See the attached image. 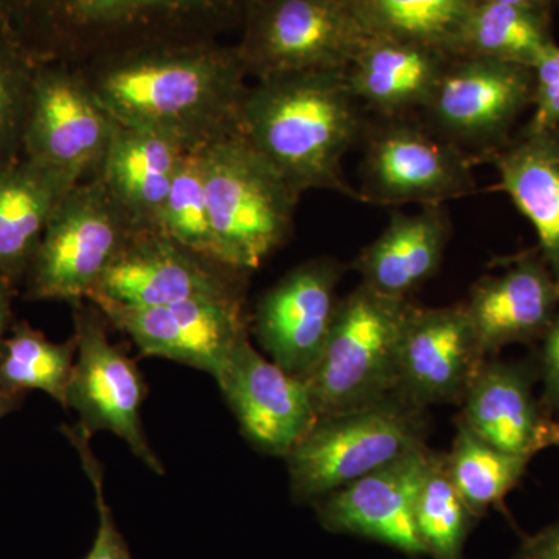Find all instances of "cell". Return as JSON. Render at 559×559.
Here are the masks:
<instances>
[{"label": "cell", "instance_id": "1", "mask_svg": "<svg viewBox=\"0 0 559 559\" xmlns=\"http://www.w3.org/2000/svg\"><path fill=\"white\" fill-rule=\"evenodd\" d=\"M92 94L121 127L201 151L240 132L248 73L237 46L164 44L79 66Z\"/></svg>", "mask_w": 559, "mask_h": 559}, {"label": "cell", "instance_id": "2", "mask_svg": "<svg viewBox=\"0 0 559 559\" xmlns=\"http://www.w3.org/2000/svg\"><path fill=\"white\" fill-rule=\"evenodd\" d=\"M250 0H0V38L35 62L83 66L164 44L218 40Z\"/></svg>", "mask_w": 559, "mask_h": 559}, {"label": "cell", "instance_id": "3", "mask_svg": "<svg viewBox=\"0 0 559 559\" xmlns=\"http://www.w3.org/2000/svg\"><path fill=\"white\" fill-rule=\"evenodd\" d=\"M347 70H310L257 80L242 103L240 134L294 189L359 200L344 159L366 131Z\"/></svg>", "mask_w": 559, "mask_h": 559}, {"label": "cell", "instance_id": "4", "mask_svg": "<svg viewBox=\"0 0 559 559\" xmlns=\"http://www.w3.org/2000/svg\"><path fill=\"white\" fill-rule=\"evenodd\" d=\"M216 261L257 270L289 237L301 193L240 132L201 150Z\"/></svg>", "mask_w": 559, "mask_h": 559}, {"label": "cell", "instance_id": "5", "mask_svg": "<svg viewBox=\"0 0 559 559\" xmlns=\"http://www.w3.org/2000/svg\"><path fill=\"white\" fill-rule=\"evenodd\" d=\"M428 409L399 392L320 417L286 455L290 495L318 502L336 489L428 447Z\"/></svg>", "mask_w": 559, "mask_h": 559}, {"label": "cell", "instance_id": "6", "mask_svg": "<svg viewBox=\"0 0 559 559\" xmlns=\"http://www.w3.org/2000/svg\"><path fill=\"white\" fill-rule=\"evenodd\" d=\"M412 307L411 299L384 296L364 283L341 299L325 347L305 378L319 418L395 392Z\"/></svg>", "mask_w": 559, "mask_h": 559}, {"label": "cell", "instance_id": "7", "mask_svg": "<svg viewBox=\"0 0 559 559\" xmlns=\"http://www.w3.org/2000/svg\"><path fill=\"white\" fill-rule=\"evenodd\" d=\"M237 44L248 76L348 70L369 38L348 0H250Z\"/></svg>", "mask_w": 559, "mask_h": 559}, {"label": "cell", "instance_id": "8", "mask_svg": "<svg viewBox=\"0 0 559 559\" xmlns=\"http://www.w3.org/2000/svg\"><path fill=\"white\" fill-rule=\"evenodd\" d=\"M138 230L97 176L73 187L55 210L28 266L32 296L87 300Z\"/></svg>", "mask_w": 559, "mask_h": 559}, {"label": "cell", "instance_id": "9", "mask_svg": "<svg viewBox=\"0 0 559 559\" xmlns=\"http://www.w3.org/2000/svg\"><path fill=\"white\" fill-rule=\"evenodd\" d=\"M366 128L360 201L380 205H447L476 191L466 151L411 117Z\"/></svg>", "mask_w": 559, "mask_h": 559}, {"label": "cell", "instance_id": "10", "mask_svg": "<svg viewBox=\"0 0 559 559\" xmlns=\"http://www.w3.org/2000/svg\"><path fill=\"white\" fill-rule=\"evenodd\" d=\"M116 128L79 66L36 64L22 156L79 186L100 170Z\"/></svg>", "mask_w": 559, "mask_h": 559}, {"label": "cell", "instance_id": "11", "mask_svg": "<svg viewBox=\"0 0 559 559\" xmlns=\"http://www.w3.org/2000/svg\"><path fill=\"white\" fill-rule=\"evenodd\" d=\"M81 301H75L76 356L66 407L80 415L79 425L91 436L98 430L116 433L150 469L164 474L140 417L146 396L142 373L134 360L110 344L106 316L94 304L86 307Z\"/></svg>", "mask_w": 559, "mask_h": 559}, {"label": "cell", "instance_id": "12", "mask_svg": "<svg viewBox=\"0 0 559 559\" xmlns=\"http://www.w3.org/2000/svg\"><path fill=\"white\" fill-rule=\"evenodd\" d=\"M134 341L142 355L160 356L218 380L235 349L248 340L242 293L200 297L156 308L95 305Z\"/></svg>", "mask_w": 559, "mask_h": 559}, {"label": "cell", "instance_id": "13", "mask_svg": "<svg viewBox=\"0 0 559 559\" xmlns=\"http://www.w3.org/2000/svg\"><path fill=\"white\" fill-rule=\"evenodd\" d=\"M238 272L191 252L159 230L135 231L87 300L156 308L200 297L241 293Z\"/></svg>", "mask_w": 559, "mask_h": 559}, {"label": "cell", "instance_id": "14", "mask_svg": "<svg viewBox=\"0 0 559 559\" xmlns=\"http://www.w3.org/2000/svg\"><path fill=\"white\" fill-rule=\"evenodd\" d=\"M532 69L477 57H454L430 98V128L460 148H489L533 103ZM468 153V151H466Z\"/></svg>", "mask_w": 559, "mask_h": 559}, {"label": "cell", "instance_id": "15", "mask_svg": "<svg viewBox=\"0 0 559 559\" xmlns=\"http://www.w3.org/2000/svg\"><path fill=\"white\" fill-rule=\"evenodd\" d=\"M344 266L334 259L307 261L264 293L253 333L271 360L296 377L310 374L340 308Z\"/></svg>", "mask_w": 559, "mask_h": 559}, {"label": "cell", "instance_id": "16", "mask_svg": "<svg viewBox=\"0 0 559 559\" xmlns=\"http://www.w3.org/2000/svg\"><path fill=\"white\" fill-rule=\"evenodd\" d=\"M487 359L463 301L441 308L414 304L401 337L395 392L426 409L460 404Z\"/></svg>", "mask_w": 559, "mask_h": 559}, {"label": "cell", "instance_id": "17", "mask_svg": "<svg viewBox=\"0 0 559 559\" xmlns=\"http://www.w3.org/2000/svg\"><path fill=\"white\" fill-rule=\"evenodd\" d=\"M216 382L242 436L264 454L285 459L318 421L307 382L264 358L249 337Z\"/></svg>", "mask_w": 559, "mask_h": 559}, {"label": "cell", "instance_id": "18", "mask_svg": "<svg viewBox=\"0 0 559 559\" xmlns=\"http://www.w3.org/2000/svg\"><path fill=\"white\" fill-rule=\"evenodd\" d=\"M432 452L419 448L319 499L314 507L320 524L333 533L378 540L409 557L426 555L415 509Z\"/></svg>", "mask_w": 559, "mask_h": 559}, {"label": "cell", "instance_id": "19", "mask_svg": "<svg viewBox=\"0 0 559 559\" xmlns=\"http://www.w3.org/2000/svg\"><path fill=\"white\" fill-rule=\"evenodd\" d=\"M466 312L484 355L540 341L559 311V282L539 250L520 253L474 283Z\"/></svg>", "mask_w": 559, "mask_h": 559}, {"label": "cell", "instance_id": "20", "mask_svg": "<svg viewBox=\"0 0 559 559\" xmlns=\"http://www.w3.org/2000/svg\"><path fill=\"white\" fill-rule=\"evenodd\" d=\"M538 364L487 359L477 370L460 406V425L491 447L533 459L544 447L551 417L533 392Z\"/></svg>", "mask_w": 559, "mask_h": 559}, {"label": "cell", "instance_id": "21", "mask_svg": "<svg viewBox=\"0 0 559 559\" xmlns=\"http://www.w3.org/2000/svg\"><path fill=\"white\" fill-rule=\"evenodd\" d=\"M451 235L447 205H423L411 215L393 212L380 237L353 261V270L377 293L411 299L440 271Z\"/></svg>", "mask_w": 559, "mask_h": 559}, {"label": "cell", "instance_id": "22", "mask_svg": "<svg viewBox=\"0 0 559 559\" xmlns=\"http://www.w3.org/2000/svg\"><path fill=\"white\" fill-rule=\"evenodd\" d=\"M452 58L425 44L369 36L347 70L349 87L382 119L409 117L428 108Z\"/></svg>", "mask_w": 559, "mask_h": 559}, {"label": "cell", "instance_id": "23", "mask_svg": "<svg viewBox=\"0 0 559 559\" xmlns=\"http://www.w3.org/2000/svg\"><path fill=\"white\" fill-rule=\"evenodd\" d=\"M187 153L170 139L117 124L95 176L135 227L157 230L162 207Z\"/></svg>", "mask_w": 559, "mask_h": 559}, {"label": "cell", "instance_id": "24", "mask_svg": "<svg viewBox=\"0 0 559 559\" xmlns=\"http://www.w3.org/2000/svg\"><path fill=\"white\" fill-rule=\"evenodd\" d=\"M500 189L530 221L539 253L559 282V132L525 130L496 151Z\"/></svg>", "mask_w": 559, "mask_h": 559}, {"label": "cell", "instance_id": "25", "mask_svg": "<svg viewBox=\"0 0 559 559\" xmlns=\"http://www.w3.org/2000/svg\"><path fill=\"white\" fill-rule=\"evenodd\" d=\"M73 183L27 157L0 164V275L28 271L40 237Z\"/></svg>", "mask_w": 559, "mask_h": 559}, {"label": "cell", "instance_id": "26", "mask_svg": "<svg viewBox=\"0 0 559 559\" xmlns=\"http://www.w3.org/2000/svg\"><path fill=\"white\" fill-rule=\"evenodd\" d=\"M555 44L549 11L476 2L455 57L487 58L533 69Z\"/></svg>", "mask_w": 559, "mask_h": 559}, {"label": "cell", "instance_id": "27", "mask_svg": "<svg viewBox=\"0 0 559 559\" xmlns=\"http://www.w3.org/2000/svg\"><path fill=\"white\" fill-rule=\"evenodd\" d=\"M369 36L425 44L455 57L476 0H348Z\"/></svg>", "mask_w": 559, "mask_h": 559}, {"label": "cell", "instance_id": "28", "mask_svg": "<svg viewBox=\"0 0 559 559\" xmlns=\"http://www.w3.org/2000/svg\"><path fill=\"white\" fill-rule=\"evenodd\" d=\"M530 460L491 447L457 421L447 466L460 496L479 516L489 507L499 506L520 484Z\"/></svg>", "mask_w": 559, "mask_h": 559}, {"label": "cell", "instance_id": "29", "mask_svg": "<svg viewBox=\"0 0 559 559\" xmlns=\"http://www.w3.org/2000/svg\"><path fill=\"white\" fill-rule=\"evenodd\" d=\"M75 356V340L55 344L21 323L0 348V388L14 393L40 390L66 407Z\"/></svg>", "mask_w": 559, "mask_h": 559}, {"label": "cell", "instance_id": "30", "mask_svg": "<svg viewBox=\"0 0 559 559\" xmlns=\"http://www.w3.org/2000/svg\"><path fill=\"white\" fill-rule=\"evenodd\" d=\"M474 516L448 473L447 454L432 452L415 509V524L426 555L433 559H462Z\"/></svg>", "mask_w": 559, "mask_h": 559}, {"label": "cell", "instance_id": "31", "mask_svg": "<svg viewBox=\"0 0 559 559\" xmlns=\"http://www.w3.org/2000/svg\"><path fill=\"white\" fill-rule=\"evenodd\" d=\"M157 230L191 252L218 263L205 193L201 151H190L180 162L167 200L162 207Z\"/></svg>", "mask_w": 559, "mask_h": 559}, {"label": "cell", "instance_id": "32", "mask_svg": "<svg viewBox=\"0 0 559 559\" xmlns=\"http://www.w3.org/2000/svg\"><path fill=\"white\" fill-rule=\"evenodd\" d=\"M36 64L0 38V164L22 156V134Z\"/></svg>", "mask_w": 559, "mask_h": 559}, {"label": "cell", "instance_id": "33", "mask_svg": "<svg viewBox=\"0 0 559 559\" xmlns=\"http://www.w3.org/2000/svg\"><path fill=\"white\" fill-rule=\"evenodd\" d=\"M64 432L79 451L83 468L92 481L98 518H100L97 536H95L90 554L84 559H132L130 549H128L127 543H124L123 536L120 535L116 521H114L112 511L106 506L105 492H103V469L100 462L92 454L90 447L91 433L86 432L80 425L72 426L69 429L64 428Z\"/></svg>", "mask_w": 559, "mask_h": 559}, {"label": "cell", "instance_id": "34", "mask_svg": "<svg viewBox=\"0 0 559 559\" xmlns=\"http://www.w3.org/2000/svg\"><path fill=\"white\" fill-rule=\"evenodd\" d=\"M533 91L532 120L528 130L559 132V46L554 47L532 69Z\"/></svg>", "mask_w": 559, "mask_h": 559}, {"label": "cell", "instance_id": "35", "mask_svg": "<svg viewBox=\"0 0 559 559\" xmlns=\"http://www.w3.org/2000/svg\"><path fill=\"white\" fill-rule=\"evenodd\" d=\"M538 371L543 381L540 406L549 417L559 415V311L540 337Z\"/></svg>", "mask_w": 559, "mask_h": 559}, {"label": "cell", "instance_id": "36", "mask_svg": "<svg viewBox=\"0 0 559 559\" xmlns=\"http://www.w3.org/2000/svg\"><path fill=\"white\" fill-rule=\"evenodd\" d=\"M513 559H559V521L528 536Z\"/></svg>", "mask_w": 559, "mask_h": 559}, {"label": "cell", "instance_id": "37", "mask_svg": "<svg viewBox=\"0 0 559 559\" xmlns=\"http://www.w3.org/2000/svg\"><path fill=\"white\" fill-rule=\"evenodd\" d=\"M9 280L0 275V348L7 340L11 314V293Z\"/></svg>", "mask_w": 559, "mask_h": 559}, {"label": "cell", "instance_id": "38", "mask_svg": "<svg viewBox=\"0 0 559 559\" xmlns=\"http://www.w3.org/2000/svg\"><path fill=\"white\" fill-rule=\"evenodd\" d=\"M476 2L500 3V5L522 7L539 11H550L551 0H476Z\"/></svg>", "mask_w": 559, "mask_h": 559}, {"label": "cell", "instance_id": "39", "mask_svg": "<svg viewBox=\"0 0 559 559\" xmlns=\"http://www.w3.org/2000/svg\"><path fill=\"white\" fill-rule=\"evenodd\" d=\"M22 393L10 392L0 388V418L5 417L11 411L16 409L20 404Z\"/></svg>", "mask_w": 559, "mask_h": 559}, {"label": "cell", "instance_id": "40", "mask_svg": "<svg viewBox=\"0 0 559 559\" xmlns=\"http://www.w3.org/2000/svg\"><path fill=\"white\" fill-rule=\"evenodd\" d=\"M544 447L559 448V418H550L544 430Z\"/></svg>", "mask_w": 559, "mask_h": 559}]
</instances>
